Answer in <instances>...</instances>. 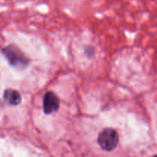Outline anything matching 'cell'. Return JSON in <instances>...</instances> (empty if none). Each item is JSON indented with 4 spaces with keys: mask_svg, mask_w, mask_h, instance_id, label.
Listing matches in <instances>:
<instances>
[{
    "mask_svg": "<svg viewBox=\"0 0 157 157\" xmlns=\"http://www.w3.org/2000/svg\"><path fill=\"white\" fill-rule=\"evenodd\" d=\"M3 55L9 61V64L13 67L23 69L29 65V58L24 55L18 48L9 45L2 50Z\"/></svg>",
    "mask_w": 157,
    "mask_h": 157,
    "instance_id": "1",
    "label": "cell"
},
{
    "mask_svg": "<svg viewBox=\"0 0 157 157\" xmlns=\"http://www.w3.org/2000/svg\"><path fill=\"white\" fill-rule=\"evenodd\" d=\"M60 101L57 95L52 91L45 94L43 99V109L46 114H51L59 108Z\"/></svg>",
    "mask_w": 157,
    "mask_h": 157,
    "instance_id": "3",
    "label": "cell"
},
{
    "mask_svg": "<svg viewBox=\"0 0 157 157\" xmlns=\"http://www.w3.org/2000/svg\"><path fill=\"white\" fill-rule=\"evenodd\" d=\"M3 98L11 105H18L21 101V96L19 92L13 89H6L4 91Z\"/></svg>",
    "mask_w": 157,
    "mask_h": 157,
    "instance_id": "4",
    "label": "cell"
},
{
    "mask_svg": "<svg viewBox=\"0 0 157 157\" xmlns=\"http://www.w3.org/2000/svg\"><path fill=\"white\" fill-rule=\"evenodd\" d=\"M153 157H157V156H153Z\"/></svg>",
    "mask_w": 157,
    "mask_h": 157,
    "instance_id": "5",
    "label": "cell"
},
{
    "mask_svg": "<svg viewBox=\"0 0 157 157\" xmlns=\"http://www.w3.org/2000/svg\"><path fill=\"white\" fill-rule=\"evenodd\" d=\"M98 143L102 150L111 151L116 148L119 143V135L113 129L106 128L98 135Z\"/></svg>",
    "mask_w": 157,
    "mask_h": 157,
    "instance_id": "2",
    "label": "cell"
}]
</instances>
